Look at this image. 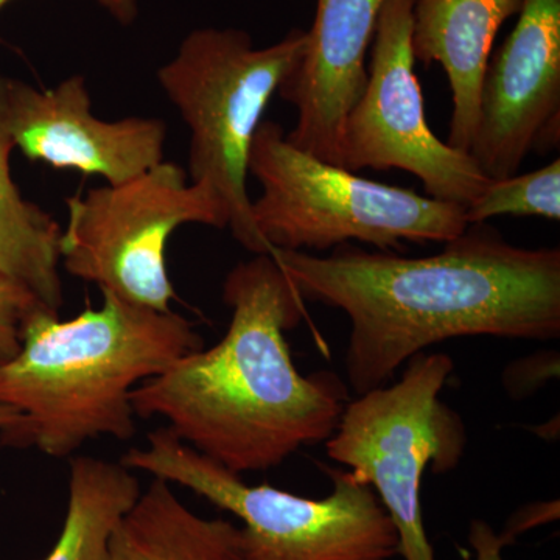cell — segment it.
Here are the masks:
<instances>
[{
	"mask_svg": "<svg viewBox=\"0 0 560 560\" xmlns=\"http://www.w3.org/2000/svg\"><path fill=\"white\" fill-rule=\"evenodd\" d=\"M108 560H243L241 528L200 517L153 478L114 530Z\"/></svg>",
	"mask_w": 560,
	"mask_h": 560,
	"instance_id": "15",
	"label": "cell"
},
{
	"mask_svg": "<svg viewBox=\"0 0 560 560\" xmlns=\"http://www.w3.org/2000/svg\"><path fill=\"white\" fill-rule=\"evenodd\" d=\"M383 2L318 0L304 57L278 91L298 110L289 142L340 167L346 117L366 84L368 50Z\"/></svg>",
	"mask_w": 560,
	"mask_h": 560,
	"instance_id": "12",
	"label": "cell"
},
{
	"mask_svg": "<svg viewBox=\"0 0 560 560\" xmlns=\"http://www.w3.org/2000/svg\"><path fill=\"white\" fill-rule=\"evenodd\" d=\"M7 83L0 72V282L28 291L44 311L60 315L62 228L50 213L22 197L11 176L14 150L7 116Z\"/></svg>",
	"mask_w": 560,
	"mask_h": 560,
	"instance_id": "14",
	"label": "cell"
},
{
	"mask_svg": "<svg viewBox=\"0 0 560 560\" xmlns=\"http://www.w3.org/2000/svg\"><path fill=\"white\" fill-rule=\"evenodd\" d=\"M275 120H261L249 153L260 184L253 221L271 249L318 253L360 242L400 250L404 243H445L467 228L463 206L361 178L294 147Z\"/></svg>",
	"mask_w": 560,
	"mask_h": 560,
	"instance_id": "5",
	"label": "cell"
},
{
	"mask_svg": "<svg viewBox=\"0 0 560 560\" xmlns=\"http://www.w3.org/2000/svg\"><path fill=\"white\" fill-rule=\"evenodd\" d=\"M21 422V412L9 407V405L0 404V436L10 433V431H13L16 427H20Z\"/></svg>",
	"mask_w": 560,
	"mask_h": 560,
	"instance_id": "23",
	"label": "cell"
},
{
	"mask_svg": "<svg viewBox=\"0 0 560 560\" xmlns=\"http://www.w3.org/2000/svg\"><path fill=\"white\" fill-rule=\"evenodd\" d=\"M66 206L68 223L60 238L65 270L158 312H171L176 300L167 268L173 232L186 224L228 230L219 200L167 161L127 183L72 195Z\"/></svg>",
	"mask_w": 560,
	"mask_h": 560,
	"instance_id": "8",
	"label": "cell"
},
{
	"mask_svg": "<svg viewBox=\"0 0 560 560\" xmlns=\"http://www.w3.org/2000/svg\"><path fill=\"white\" fill-rule=\"evenodd\" d=\"M559 352L534 353L515 360L503 371V388L514 400H523L559 377Z\"/></svg>",
	"mask_w": 560,
	"mask_h": 560,
	"instance_id": "19",
	"label": "cell"
},
{
	"mask_svg": "<svg viewBox=\"0 0 560 560\" xmlns=\"http://www.w3.org/2000/svg\"><path fill=\"white\" fill-rule=\"evenodd\" d=\"M429 257L338 246L330 256L271 249L304 300L350 320L346 372L357 396L382 388L412 357L453 338L560 337V249L512 245L469 224Z\"/></svg>",
	"mask_w": 560,
	"mask_h": 560,
	"instance_id": "1",
	"label": "cell"
},
{
	"mask_svg": "<svg viewBox=\"0 0 560 560\" xmlns=\"http://www.w3.org/2000/svg\"><path fill=\"white\" fill-rule=\"evenodd\" d=\"M416 0H385L378 14L368 80L342 130V167L411 173L427 197L467 205L489 183L470 153L433 131L423 108L412 51Z\"/></svg>",
	"mask_w": 560,
	"mask_h": 560,
	"instance_id": "9",
	"label": "cell"
},
{
	"mask_svg": "<svg viewBox=\"0 0 560 560\" xmlns=\"http://www.w3.org/2000/svg\"><path fill=\"white\" fill-rule=\"evenodd\" d=\"M559 518V501H547V503H534L512 515L508 528L503 530L504 536L512 541L526 530L536 528Z\"/></svg>",
	"mask_w": 560,
	"mask_h": 560,
	"instance_id": "21",
	"label": "cell"
},
{
	"mask_svg": "<svg viewBox=\"0 0 560 560\" xmlns=\"http://www.w3.org/2000/svg\"><path fill=\"white\" fill-rule=\"evenodd\" d=\"M223 300L232 315L221 341L140 383L132 410L164 419L176 438L234 474L272 469L329 440L348 389L334 372L298 371L285 331L304 318V298L271 254L235 265Z\"/></svg>",
	"mask_w": 560,
	"mask_h": 560,
	"instance_id": "2",
	"label": "cell"
},
{
	"mask_svg": "<svg viewBox=\"0 0 560 560\" xmlns=\"http://www.w3.org/2000/svg\"><path fill=\"white\" fill-rule=\"evenodd\" d=\"M7 116L14 149L28 161L127 183L164 161L168 128L154 117L98 119L83 75L38 90L7 83Z\"/></svg>",
	"mask_w": 560,
	"mask_h": 560,
	"instance_id": "11",
	"label": "cell"
},
{
	"mask_svg": "<svg viewBox=\"0 0 560 560\" xmlns=\"http://www.w3.org/2000/svg\"><path fill=\"white\" fill-rule=\"evenodd\" d=\"M455 361L420 352L396 383L348 401L327 456L371 486L399 534L404 560H436L423 526L420 488L425 470L448 474L467 445L463 419L441 400Z\"/></svg>",
	"mask_w": 560,
	"mask_h": 560,
	"instance_id": "7",
	"label": "cell"
},
{
	"mask_svg": "<svg viewBox=\"0 0 560 560\" xmlns=\"http://www.w3.org/2000/svg\"><path fill=\"white\" fill-rule=\"evenodd\" d=\"M11 0H0V11ZM102 10L113 18L117 24L128 27V25L135 24L138 21L140 13V0H94Z\"/></svg>",
	"mask_w": 560,
	"mask_h": 560,
	"instance_id": "22",
	"label": "cell"
},
{
	"mask_svg": "<svg viewBox=\"0 0 560 560\" xmlns=\"http://www.w3.org/2000/svg\"><path fill=\"white\" fill-rule=\"evenodd\" d=\"M469 541L475 551V560H504V548L514 544L503 533H495L485 521H471Z\"/></svg>",
	"mask_w": 560,
	"mask_h": 560,
	"instance_id": "20",
	"label": "cell"
},
{
	"mask_svg": "<svg viewBox=\"0 0 560 560\" xmlns=\"http://www.w3.org/2000/svg\"><path fill=\"white\" fill-rule=\"evenodd\" d=\"M140 493L135 470L121 463L94 456L70 460L68 511L44 560H108L110 537Z\"/></svg>",
	"mask_w": 560,
	"mask_h": 560,
	"instance_id": "16",
	"label": "cell"
},
{
	"mask_svg": "<svg viewBox=\"0 0 560 560\" xmlns=\"http://www.w3.org/2000/svg\"><path fill=\"white\" fill-rule=\"evenodd\" d=\"M523 0H416L412 51L423 66L444 69L452 91V149L470 153L480 116L482 77L501 25Z\"/></svg>",
	"mask_w": 560,
	"mask_h": 560,
	"instance_id": "13",
	"label": "cell"
},
{
	"mask_svg": "<svg viewBox=\"0 0 560 560\" xmlns=\"http://www.w3.org/2000/svg\"><path fill=\"white\" fill-rule=\"evenodd\" d=\"M500 215L560 220V160L539 171L489 179L485 189L464 208L469 224L488 223Z\"/></svg>",
	"mask_w": 560,
	"mask_h": 560,
	"instance_id": "17",
	"label": "cell"
},
{
	"mask_svg": "<svg viewBox=\"0 0 560 560\" xmlns=\"http://www.w3.org/2000/svg\"><path fill=\"white\" fill-rule=\"evenodd\" d=\"M307 31L293 28L278 43L254 46L241 28L202 27L180 40L158 70L161 90L189 130L190 183L206 187L226 213L243 248L268 254L253 221L249 153L265 110L300 66Z\"/></svg>",
	"mask_w": 560,
	"mask_h": 560,
	"instance_id": "4",
	"label": "cell"
},
{
	"mask_svg": "<svg viewBox=\"0 0 560 560\" xmlns=\"http://www.w3.org/2000/svg\"><path fill=\"white\" fill-rule=\"evenodd\" d=\"M38 308L43 307L28 291L0 282V366L20 352L25 320Z\"/></svg>",
	"mask_w": 560,
	"mask_h": 560,
	"instance_id": "18",
	"label": "cell"
},
{
	"mask_svg": "<svg viewBox=\"0 0 560 560\" xmlns=\"http://www.w3.org/2000/svg\"><path fill=\"white\" fill-rule=\"evenodd\" d=\"M560 140V0H523L514 31L490 55L470 156L489 179L517 175L530 151Z\"/></svg>",
	"mask_w": 560,
	"mask_h": 560,
	"instance_id": "10",
	"label": "cell"
},
{
	"mask_svg": "<svg viewBox=\"0 0 560 560\" xmlns=\"http://www.w3.org/2000/svg\"><path fill=\"white\" fill-rule=\"evenodd\" d=\"M131 470L183 486L241 518L243 560H390L399 556L396 525L371 486L350 471H329L334 490L320 500L248 485L201 455L167 427L121 456Z\"/></svg>",
	"mask_w": 560,
	"mask_h": 560,
	"instance_id": "6",
	"label": "cell"
},
{
	"mask_svg": "<svg viewBox=\"0 0 560 560\" xmlns=\"http://www.w3.org/2000/svg\"><path fill=\"white\" fill-rule=\"evenodd\" d=\"M101 291V307L75 318L38 308L25 320L20 352L0 366V404L22 415L3 444L68 458L97 438L131 440V390L205 348L179 313Z\"/></svg>",
	"mask_w": 560,
	"mask_h": 560,
	"instance_id": "3",
	"label": "cell"
}]
</instances>
